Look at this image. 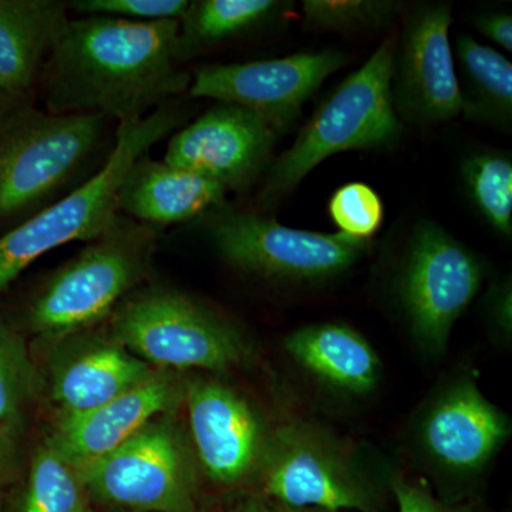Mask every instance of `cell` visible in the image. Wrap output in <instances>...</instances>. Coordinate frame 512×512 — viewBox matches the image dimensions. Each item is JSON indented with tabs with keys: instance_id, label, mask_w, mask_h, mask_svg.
<instances>
[{
	"instance_id": "1",
	"label": "cell",
	"mask_w": 512,
	"mask_h": 512,
	"mask_svg": "<svg viewBox=\"0 0 512 512\" xmlns=\"http://www.w3.org/2000/svg\"><path fill=\"white\" fill-rule=\"evenodd\" d=\"M178 29L180 20L69 18L40 76L47 113L99 114L120 124L187 92Z\"/></svg>"
},
{
	"instance_id": "2",
	"label": "cell",
	"mask_w": 512,
	"mask_h": 512,
	"mask_svg": "<svg viewBox=\"0 0 512 512\" xmlns=\"http://www.w3.org/2000/svg\"><path fill=\"white\" fill-rule=\"evenodd\" d=\"M187 113L174 100L143 119L120 123L103 167L80 187L0 235V296L40 256L69 242H93L119 214V192L138 158L183 126Z\"/></svg>"
},
{
	"instance_id": "3",
	"label": "cell",
	"mask_w": 512,
	"mask_h": 512,
	"mask_svg": "<svg viewBox=\"0 0 512 512\" xmlns=\"http://www.w3.org/2000/svg\"><path fill=\"white\" fill-rule=\"evenodd\" d=\"M396 37L389 36L359 69L328 94L295 143L272 161L259 192L262 207L291 194L313 168L329 157L352 150L393 146L403 134L392 99Z\"/></svg>"
},
{
	"instance_id": "4",
	"label": "cell",
	"mask_w": 512,
	"mask_h": 512,
	"mask_svg": "<svg viewBox=\"0 0 512 512\" xmlns=\"http://www.w3.org/2000/svg\"><path fill=\"white\" fill-rule=\"evenodd\" d=\"M160 231L119 212L100 238L35 293L26 311L30 330L62 340L109 318L146 278Z\"/></svg>"
},
{
	"instance_id": "5",
	"label": "cell",
	"mask_w": 512,
	"mask_h": 512,
	"mask_svg": "<svg viewBox=\"0 0 512 512\" xmlns=\"http://www.w3.org/2000/svg\"><path fill=\"white\" fill-rule=\"evenodd\" d=\"M106 121L29 104L0 117V224H20L55 202L92 160Z\"/></svg>"
},
{
	"instance_id": "6",
	"label": "cell",
	"mask_w": 512,
	"mask_h": 512,
	"mask_svg": "<svg viewBox=\"0 0 512 512\" xmlns=\"http://www.w3.org/2000/svg\"><path fill=\"white\" fill-rule=\"evenodd\" d=\"M272 503L325 512H379L382 487L362 451L322 424L292 420L271 430L259 466Z\"/></svg>"
},
{
	"instance_id": "7",
	"label": "cell",
	"mask_w": 512,
	"mask_h": 512,
	"mask_svg": "<svg viewBox=\"0 0 512 512\" xmlns=\"http://www.w3.org/2000/svg\"><path fill=\"white\" fill-rule=\"evenodd\" d=\"M111 336L150 366L224 373L247 362L241 330L210 306L164 286L124 298L111 313Z\"/></svg>"
},
{
	"instance_id": "8",
	"label": "cell",
	"mask_w": 512,
	"mask_h": 512,
	"mask_svg": "<svg viewBox=\"0 0 512 512\" xmlns=\"http://www.w3.org/2000/svg\"><path fill=\"white\" fill-rule=\"evenodd\" d=\"M511 419L484 396L471 373L436 384L410 417L406 446L414 464L437 483L478 480L511 437Z\"/></svg>"
},
{
	"instance_id": "9",
	"label": "cell",
	"mask_w": 512,
	"mask_h": 512,
	"mask_svg": "<svg viewBox=\"0 0 512 512\" xmlns=\"http://www.w3.org/2000/svg\"><path fill=\"white\" fill-rule=\"evenodd\" d=\"M483 259L446 228H414L396 275L394 293L410 339L430 360L447 353L454 325L483 288Z\"/></svg>"
},
{
	"instance_id": "10",
	"label": "cell",
	"mask_w": 512,
	"mask_h": 512,
	"mask_svg": "<svg viewBox=\"0 0 512 512\" xmlns=\"http://www.w3.org/2000/svg\"><path fill=\"white\" fill-rule=\"evenodd\" d=\"M208 234L229 265L276 284L329 281L369 252L370 241L288 228L274 218L222 207L210 212Z\"/></svg>"
},
{
	"instance_id": "11",
	"label": "cell",
	"mask_w": 512,
	"mask_h": 512,
	"mask_svg": "<svg viewBox=\"0 0 512 512\" xmlns=\"http://www.w3.org/2000/svg\"><path fill=\"white\" fill-rule=\"evenodd\" d=\"M79 473L87 494L116 510H197L194 457L168 421H150L116 450Z\"/></svg>"
},
{
	"instance_id": "12",
	"label": "cell",
	"mask_w": 512,
	"mask_h": 512,
	"mask_svg": "<svg viewBox=\"0 0 512 512\" xmlns=\"http://www.w3.org/2000/svg\"><path fill=\"white\" fill-rule=\"evenodd\" d=\"M346 62L345 53L325 49L281 59L207 64L195 69L188 93L244 107L281 134L296 123L302 107Z\"/></svg>"
},
{
	"instance_id": "13",
	"label": "cell",
	"mask_w": 512,
	"mask_h": 512,
	"mask_svg": "<svg viewBox=\"0 0 512 512\" xmlns=\"http://www.w3.org/2000/svg\"><path fill=\"white\" fill-rule=\"evenodd\" d=\"M453 5L424 2L407 16L396 37L392 99L402 123L434 126L461 116L456 64L450 33Z\"/></svg>"
},
{
	"instance_id": "14",
	"label": "cell",
	"mask_w": 512,
	"mask_h": 512,
	"mask_svg": "<svg viewBox=\"0 0 512 512\" xmlns=\"http://www.w3.org/2000/svg\"><path fill=\"white\" fill-rule=\"evenodd\" d=\"M279 134L258 114L217 103L168 141L164 161L244 191L266 173Z\"/></svg>"
},
{
	"instance_id": "15",
	"label": "cell",
	"mask_w": 512,
	"mask_h": 512,
	"mask_svg": "<svg viewBox=\"0 0 512 512\" xmlns=\"http://www.w3.org/2000/svg\"><path fill=\"white\" fill-rule=\"evenodd\" d=\"M195 451L215 483L234 485L258 474L271 430L245 397L215 380L184 386Z\"/></svg>"
},
{
	"instance_id": "16",
	"label": "cell",
	"mask_w": 512,
	"mask_h": 512,
	"mask_svg": "<svg viewBox=\"0 0 512 512\" xmlns=\"http://www.w3.org/2000/svg\"><path fill=\"white\" fill-rule=\"evenodd\" d=\"M57 342L67 349L53 357L50 382L62 417L97 409L156 373L113 336L79 332Z\"/></svg>"
},
{
	"instance_id": "17",
	"label": "cell",
	"mask_w": 512,
	"mask_h": 512,
	"mask_svg": "<svg viewBox=\"0 0 512 512\" xmlns=\"http://www.w3.org/2000/svg\"><path fill=\"white\" fill-rule=\"evenodd\" d=\"M183 396L173 377L154 373L140 386L109 403L74 416H63L49 441L77 470L107 456L147 426L170 412Z\"/></svg>"
},
{
	"instance_id": "18",
	"label": "cell",
	"mask_w": 512,
	"mask_h": 512,
	"mask_svg": "<svg viewBox=\"0 0 512 512\" xmlns=\"http://www.w3.org/2000/svg\"><path fill=\"white\" fill-rule=\"evenodd\" d=\"M284 349L299 372L333 399L360 402L382 382V360L372 343L345 323L302 326L286 336Z\"/></svg>"
},
{
	"instance_id": "19",
	"label": "cell",
	"mask_w": 512,
	"mask_h": 512,
	"mask_svg": "<svg viewBox=\"0 0 512 512\" xmlns=\"http://www.w3.org/2000/svg\"><path fill=\"white\" fill-rule=\"evenodd\" d=\"M227 192L211 178L146 154L121 184L119 212L161 229L210 214L225 204Z\"/></svg>"
},
{
	"instance_id": "20",
	"label": "cell",
	"mask_w": 512,
	"mask_h": 512,
	"mask_svg": "<svg viewBox=\"0 0 512 512\" xmlns=\"http://www.w3.org/2000/svg\"><path fill=\"white\" fill-rule=\"evenodd\" d=\"M67 20L59 0H0V93L6 99L28 96Z\"/></svg>"
},
{
	"instance_id": "21",
	"label": "cell",
	"mask_w": 512,
	"mask_h": 512,
	"mask_svg": "<svg viewBox=\"0 0 512 512\" xmlns=\"http://www.w3.org/2000/svg\"><path fill=\"white\" fill-rule=\"evenodd\" d=\"M454 64L460 90L461 116L471 123L510 130L512 124V64L490 46L458 35Z\"/></svg>"
},
{
	"instance_id": "22",
	"label": "cell",
	"mask_w": 512,
	"mask_h": 512,
	"mask_svg": "<svg viewBox=\"0 0 512 512\" xmlns=\"http://www.w3.org/2000/svg\"><path fill=\"white\" fill-rule=\"evenodd\" d=\"M289 3L276 0H194L180 19L177 60L183 64L225 40L276 18Z\"/></svg>"
},
{
	"instance_id": "23",
	"label": "cell",
	"mask_w": 512,
	"mask_h": 512,
	"mask_svg": "<svg viewBox=\"0 0 512 512\" xmlns=\"http://www.w3.org/2000/svg\"><path fill=\"white\" fill-rule=\"evenodd\" d=\"M468 198L484 221L501 237H512V161L500 151H477L460 164Z\"/></svg>"
},
{
	"instance_id": "24",
	"label": "cell",
	"mask_w": 512,
	"mask_h": 512,
	"mask_svg": "<svg viewBox=\"0 0 512 512\" xmlns=\"http://www.w3.org/2000/svg\"><path fill=\"white\" fill-rule=\"evenodd\" d=\"M20 512H89L79 470L49 440L30 464Z\"/></svg>"
},
{
	"instance_id": "25",
	"label": "cell",
	"mask_w": 512,
	"mask_h": 512,
	"mask_svg": "<svg viewBox=\"0 0 512 512\" xmlns=\"http://www.w3.org/2000/svg\"><path fill=\"white\" fill-rule=\"evenodd\" d=\"M36 384L25 339L0 318V429L19 436Z\"/></svg>"
},
{
	"instance_id": "26",
	"label": "cell",
	"mask_w": 512,
	"mask_h": 512,
	"mask_svg": "<svg viewBox=\"0 0 512 512\" xmlns=\"http://www.w3.org/2000/svg\"><path fill=\"white\" fill-rule=\"evenodd\" d=\"M404 9L396 0H303V26L313 32L352 33L386 28Z\"/></svg>"
},
{
	"instance_id": "27",
	"label": "cell",
	"mask_w": 512,
	"mask_h": 512,
	"mask_svg": "<svg viewBox=\"0 0 512 512\" xmlns=\"http://www.w3.org/2000/svg\"><path fill=\"white\" fill-rule=\"evenodd\" d=\"M329 215L339 234L370 241L382 228L384 205L370 185L349 183L338 188L330 198Z\"/></svg>"
},
{
	"instance_id": "28",
	"label": "cell",
	"mask_w": 512,
	"mask_h": 512,
	"mask_svg": "<svg viewBox=\"0 0 512 512\" xmlns=\"http://www.w3.org/2000/svg\"><path fill=\"white\" fill-rule=\"evenodd\" d=\"M190 6V0H76L67 9L83 16H109L131 22L180 20Z\"/></svg>"
},
{
	"instance_id": "29",
	"label": "cell",
	"mask_w": 512,
	"mask_h": 512,
	"mask_svg": "<svg viewBox=\"0 0 512 512\" xmlns=\"http://www.w3.org/2000/svg\"><path fill=\"white\" fill-rule=\"evenodd\" d=\"M390 490L397 504V512H476L467 505L451 504L436 497L429 485L404 477H392Z\"/></svg>"
},
{
	"instance_id": "30",
	"label": "cell",
	"mask_w": 512,
	"mask_h": 512,
	"mask_svg": "<svg viewBox=\"0 0 512 512\" xmlns=\"http://www.w3.org/2000/svg\"><path fill=\"white\" fill-rule=\"evenodd\" d=\"M484 315L491 335L501 345L512 340V286L511 276L497 279L484 296Z\"/></svg>"
},
{
	"instance_id": "31",
	"label": "cell",
	"mask_w": 512,
	"mask_h": 512,
	"mask_svg": "<svg viewBox=\"0 0 512 512\" xmlns=\"http://www.w3.org/2000/svg\"><path fill=\"white\" fill-rule=\"evenodd\" d=\"M474 26L488 40L501 47L505 52H512V16L507 12H488L476 16Z\"/></svg>"
},
{
	"instance_id": "32",
	"label": "cell",
	"mask_w": 512,
	"mask_h": 512,
	"mask_svg": "<svg viewBox=\"0 0 512 512\" xmlns=\"http://www.w3.org/2000/svg\"><path fill=\"white\" fill-rule=\"evenodd\" d=\"M16 439L18 437L0 429V481L5 478L15 463Z\"/></svg>"
},
{
	"instance_id": "33",
	"label": "cell",
	"mask_w": 512,
	"mask_h": 512,
	"mask_svg": "<svg viewBox=\"0 0 512 512\" xmlns=\"http://www.w3.org/2000/svg\"><path fill=\"white\" fill-rule=\"evenodd\" d=\"M235 512H325L319 510H311V508H291L284 507L272 503V501L261 500V498H251L245 501L244 504L239 505Z\"/></svg>"
},
{
	"instance_id": "34",
	"label": "cell",
	"mask_w": 512,
	"mask_h": 512,
	"mask_svg": "<svg viewBox=\"0 0 512 512\" xmlns=\"http://www.w3.org/2000/svg\"><path fill=\"white\" fill-rule=\"evenodd\" d=\"M15 106V103H12L9 99H6L2 93H0V117L5 116L9 110H12Z\"/></svg>"
},
{
	"instance_id": "35",
	"label": "cell",
	"mask_w": 512,
	"mask_h": 512,
	"mask_svg": "<svg viewBox=\"0 0 512 512\" xmlns=\"http://www.w3.org/2000/svg\"><path fill=\"white\" fill-rule=\"evenodd\" d=\"M89 512H93V511H89ZM99 512H134V511L116 510V508H113V510H109V511H99Z\"/></svg>"
}]
</instances>
